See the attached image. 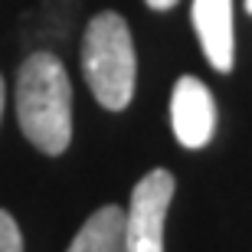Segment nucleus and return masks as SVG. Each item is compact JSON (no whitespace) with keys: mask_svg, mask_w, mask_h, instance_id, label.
I'll use <instances>...</instances> for the list:
<instances>
[{"mask_svg":"<svg viewBox=\"0 0 252 252\" xmlns=\"http://www.w3.org/2000/svg\"><path fill=\"white\" fill-rule=\"evenodd\" d=\"M0 252H23V236H20L17 220L0 210Z\"/></svg>","mask_w":252,"mask_h":252,"instance_id":"7","label":"nucleus"},{"mask_svg":"<svg viewBox=\"0 0 252 252\" xmlns=\"http://www.w3.org/2000/svg\"><path fill=\"white\" fill-rule=\"evenodd\" d=\"M17 122L36 151L59 158L72 141V85L53 53H33L17 75Z\"/></svg>","mask_w":252,"mask_h":252,"instance_id":"1","label":"nucleus"},{"mask_svg":"<svg viewBox=\"0 0 252 252\" xmlns=\"http://www.w3.org/2000/svg\"><path fill=\"white\" fill-rule=\"evenodd\" d=\"M170 125L184 148L196 151L210 144L216 131V102L196 75H180L170 95Z\"/></svg>","mask_w":252,"mask_h":252,"instance_id":"4","label":"nucleus"},{"mask_svg":"<svg viewBox=\"0 0 252 252\" xmlns=\"http://www.w3.org/2000/svg\"><path fill=\"white\" fill-rule=\"evenodd\" d=\"M246 10H249V13H252V0H246Z\"/></svg>","mask_w":252,"mask_h":252,"instance_id":"10","label":"nucleus"},{"mask_svg":"<svg viewBox=\"0 0 252 252\" xmlns=\"http://www.w3.org/2000/svg\"><path fill=\"white\" fill-rule=\"evenodd\" d=\"M82 72L102 108L108 112L128 108L138 79V56L122 13L105 10L89 20L82 36Z\"/></svg>","mask_w":252,"mask_h":252,"instance_id":"2","label":"nucleus"},{"mask_svg":"<svg viewBox=\"0 0 252 252\" xmlns=\"http://www.w3.org/2000/svg\"><path fill=\"white\" fill-rule=\"evenodd\" d=\"M65 252H125V210L115 203L95 210Z\"/></svg>","mask_w":252,"mask_h":252,"instance_id":"6","label":"nucleus"},{"mask_svg":"<svg viewBox=\"0 0 252 252\" xmlns=\"http://www.w3.org/2000/svg\"><path fill=\"white\" fill-rule=\"evenodd\" d=\"M3 102H7V92H3V75H0V122H3Z\"/></svg>","mask_w":252,"mask_h":252,"instance_id":"9","label":"nucleus"},{"mask_svg":"<svg viewBox=\"0 0 252 252\" xmlns=\"http://www.w3.org/2000/svg\"><path fill=\"white\" fill-rule=\"evenodd\" d=\"M174 200L170 170L158 167L144 174L131 190V206L125 210V252H164V223Z\"/></svg>","mask_w":252,"mask_h":252,"instance_id":"3","label":"nucleus"},{"mask_svg":"<svg viewBox=\"0 0 252 252\" xmlns=\"http://www.w3.org/2000/svg\"><path fill=\"white\" fill-rule=\"evenodd\" d=\"M193 30L200 36L206 59L216 72H229L236 59V36H233V0H193L190 10Z\"/></svg>","mask_w":252,"mask_h":252,"instance_id":"5","label":"nucleus"},{"mask_svg":"<svg viewBox=\"0 0 252 252\" xmlns=\"http://www.w3.org/2000/svg\"><path fill=\"white\" fill-rule=\"evenodd\" d=\"M144 3H148L151 10H170L174 3H177V0H144Z\"/></svg>","mask_w":252,"mask_h":252,"instance_id":"8","label":"nucleus"}]
</instances>
